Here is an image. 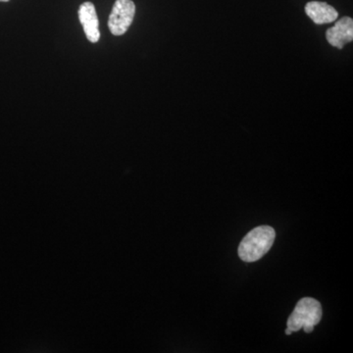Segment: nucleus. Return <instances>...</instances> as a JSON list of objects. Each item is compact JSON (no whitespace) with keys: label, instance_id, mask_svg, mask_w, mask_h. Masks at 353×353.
I'll use <instances>...</instances> for the list:
<instances>
[{"label":"nucleus","instance_id":"nucleus-1","mask_svg":"<svg viewBox=\"0 0 353 353\" xmlns=\"http://www.w3.org/2000/svg\"><path fill=\"white\" fill-rule=\"evenodd\" d=\"M276 232L270 226H259L252 230L239 245V256L243 261L252 263L264 256L273 245Z\"/></svg>","mask_w":353,"mask_h":353},{"label":"nucleus","instance_id":"nucleus-2","mask_svg":"<svg viewBox=\"0 0 353 353\" xmlns=\"http://www.w3.org/2000/svg\"><path fill=\"white\" fill-rule=\"evenodd\" d=\"M323 311L319 301L312 297H303L297 303L287 323V328L292 332L303 329L305 333H311L314 327L321 321Z\"/></svg>","mask_w":353,"mask_h":353},{"label":"nucleus","instance_id":"nucleus-3","mask_svg":"<svg viewBox=\"0 0 353 353\" xmlns=\"http://www.w3.org/2000/svg\"><path fill=\"white\" fill-rule=\"evenodd\" d=\"M136 14L132 0H116L108 19V27L114 36H122L129 30Z\"/></svg>","mask_w":353,"mask_h":353},{"label":"nucleus","instance_id":"nucleus-4","mask_svg":"<svg viewBox=\"0 0 353 353\" xmlns=\"http://www.w3.org/2000/svg\"><path fill=\"white\" fill-rule=\"evenodd\" d=\"M328 43L339 50H343L345 44L352 43L353 39V20L350 17H343L336 23L334 27L326 32Z\"/></svg>","mask_w":353,"mask_h":353},{"label":"nucleus","instance_id":"nucleus-5","mask_svg":"<svg viewBox=\"0 0 353 353\" xmlns=\"http://www.w3.org/2000/svg\"><path fill=\"white\" fill-rule=\"evenodd\" d=\"M79 18L82 23L83 31L90 43H97L101 39L99 32V18H97V10L92 2H83L79 8Z\"/></svg>","mask_w":353,"mask_h":353},{"label":"nucleus","instance_id":"nucleus-6","mask_svg":"<svg viewBox=\"0 0 353 353\" xmlns=\"http://www.w3.org/2000/svg\"><path fill=\"white\" fill-rule=\"evenodd\" d=\"M305 13L317 25L330 24L339 17L338 11L333 6L321 1L308 2L305 6Z\"/></svg>","mask_w":353,"mask_h":353},{"label":"nucleus","instance_id":"nucleus-7","mask_svg":"<svg viewBox=\"0 0 353 353\" xmlns=\"http://www.w3.org/2000/svg\"><path fill=\"white\" fill-rule=\"evenodd\" d=\"M292 333H294V332H292V330L289 328H287V330H285V334H288V336H290V334H292Z\"/></svg>","mask_w":353,"mask_h":353},{"label":"nucleus","instance_id":"nucleus-8","mask_svg":"<svg viewBox=\"0 0 353 353\" xmlns=\"http://www.w3.org/2000/svg\"><path fill=\"white\" fill-rule=\"evenodd\" d=\"M9 1V0H0V2H7Z\"/></svg>","mask_w":353,"mask_h":353}]
</instances>
